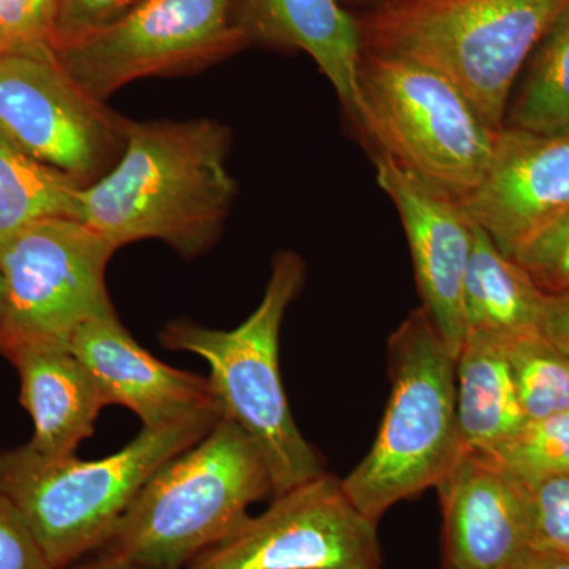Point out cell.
<instances>
[{"label": "cell", "mask_w": 569, "mask_h": 569, "mask_svg": "<svg viewBox=\"0 0 569 569\" xmlns=\"http://www.w3.org/2000/svg\"><path fill=\"white\" fill-rule=\"evenodd\" d=\"M231 132L213 119L127 122L114 167L80 190V222L116 249L157 239L186 258L208 252L238 194Z\"/></svg>", "instance_id": "obj_1"}, {"label": "cell", "mask_w": 569, "mask_h": 569, "mask_svg": "<svg viewBox=\"0 0 569 569\" xmlns=\"http://www.w3.org/2000/svg\"><path fill=\"white\" fill-rule=\"evenodd\" d=\"M223 417L219 402L178 421L142 427L108 458H50L28 447L0 449V498L31 531L52 569L97 552L140 490L176 456L197 445Z\"/></svg>", "instance_id": "obj_2"}, {"label": "cell", "mask_w": 569, "mask_h": 569, "mask_svg": "<svg viewBox=\"0 0 569 569\" xmlns=\"http://www.w3.org/2000/svg\"><path fill=\"white\" fill-rule=\"evenodd\" d=\"M569 0H385L359 21L362 50L448 78L490 129L505 126L520 71Z\"/></svg>", "instance_id": "obj_3"}, {"label": "cell", "mask_w": 569, "mask_h": 569, "mask_svg": "<svg viewBox=\"0 0 569 569\" xmlns=\"http://www.w3.org/2000/svg\"><path fill=\"white\" fill-rule=\"evenodd\" d=\"M305 282V260L296 252H279L263 299L244 323L227 331L183 318L164 325L159 335L168 350L208 362L223 417L241 427L263 456L272 496L326 473L323 459L296 426L280 376V328Z\"/></svg>", "instance_id": "obj_4"}, {"label": "cell", "mask_w": 569, "mask_h": 569, "mask_svg": "<svg viewBox=\"0 0 569 569\" xmlns=\"http://www.w3.org/2000/svg\"><path fill=\"white\" fill-rule=\"evenodd\" d=\"M272 493L263 456L236 422L220 418L208 436L140 490L97 552L162 569H183L249 518Z\"/></svg>", "instance_id": "obj_5"}, {"label": "cell", "mask_w": 569, "mask_h": 569, "mask_svg": "<svg viewBox=\"0 0 569 569\" xmlns=\"http://www.w3.org/2000/svg\"><path fill=\"white\" fill-rule=\"evenodd\" d=\"M391 395L376 441L342 479L378 523L399 501L437 488L466 451L456 403V358L422 307L389 337Z\"/></svg>", "instance_id": "obj_6"}, {"label": "cell", "mask_w": 569, "mask_h": 569, "mask_svg": "<svg viewBox=\"0 0 569 569\" xmlns=\"http://www.w3.org/2000/svg\"><path fill=\"white\" fill-rule=\"evenodd\" d=\"M348 116L373 156L456 201L477 189L498 133L443 74L369 50L359 59Z\"/></svg>", "instance_id": "obj_7"}, {"label": "cell", "mask_w": 569, "mask_h": 569, "mask_svg": "<svg viewBox=\"0 0 569 569\" xmlns=\"http://www.w3.org/2000/svg\"><path fill=\"white\" fill-rule=\"evenodd\" d=\"M116 250L73 219L40 220L0 246L6 288L0 355L70 347L81 326L116 312L104 282Z\"/></svg>", "instance_id": "obj_8"}, {"label": "cell", "mask_w": 569, "mask_h": 569, "mask_svg": "<svg viewBox=\"0 0 569 569\" xmlns=\"http://www.w3.org/2000/svg\"><path fill=\"white\" fill-rule=\"evenodd\" d=\"M127 122L67 73L54 48L0 52V130L81 187L99 181L118 162Z\"/></svg>", "instance_id": "obj_9"}, {"label": "cell", "mask_w": 569, "mask_h": 569, "mask_svg": "<svg viewBox=\"0 0 569 569\" xmlns=\"http://www.w3.org/2000/svg\"><path fill=\"white\" fill-rule=\"evenodd\" d=\"M247 44L236 0H142L118 24L56 54L67 73L104 103L130 82L201 70Z\"/></svg>", "instance_id": "obj_10"}, {"label": "cell", "mask_w": 569, "mask_h": 569, "mask_svg": "<svg viewBox=\"0 0 569 569\" xmlns=\"http://www.w3.org/2000/svg\"><path fill=\"white\" fill-rule=\"evenodd\" d=\"M378 523L328 471L274 496L183 569H369L381 567Z\"/></svg>", "instance_id": "obj_11"}, {"label": "cell", "mask_w": 569, "mask_h": 569, "mask_svg": "<svg viewBox=\"0 0 569 569\" xmlns=\"http://www.w3.org/2000/svg\"><path fill=\"white\" fill-rule=\"evenodd\" d=\"M508 257L569 212V134L503 127L477 189L459 201Z\"/></svg>", "instance_id": "obj_12"}, {"label": "cell", "mask_w": 569, "mask_h": 569, "mask_svg": "<svg viewBox=\"0 0 569 569\" xmlns=\"http://www.w3.org/2000/svg\"><path fill=\"white\" fill-rule=\"evenodd\" d=\"M377 182L395 204L407 234L422 309L458 358L468 329L463 283L473 246V222L459 201L417 176L376 157Z\"/></svg>", "instance_id": "obj_13"}, {"label": "cell", "mask_w": 569, "mask_h": 569, "mask_svg": "<svg viewBox=\"0 0 569 569\" xmlns=\"http://www.w3.org/2000/svg\"><path fill=\"white\" fill-rule=\"evenodd\" d=\"M436 489L445 569H505L533 545L530 486L486 452L466 449Z\"/></svg>", "instance_id": "obj_14"}, {"label": "cell", "mask_w": 569, "mask_h": 569, "mask_svg": "<svg viewBox=\"0 0 569 569\" xmlns=\"http://www.w3.org/2000/svg\"><path fill=\"white\" fill-rule=\"evenodd\" d=\"M70 350L96 380L104 406L129 408L142 427L168 425L219 402L209 378L164 365L133 339L116 312L81 326Z\"/></svg>", "instance_id": "obj_15"}, {"label": "cell", "mask_w": 569, "mask_h": 569, "mask_svg": "<svg viewBox=\"0 0 569 569\" xmlns=\"http://www.w3.org/2000/svg\"><path fill=\"white\" fill-rule=\"evenodd\" d=\"M0 356L20 378V403L33 426L28 447L50 458L77 455L107 407L86 366L70 347H21Z\"/></svg>", "instance_id": "obj_16"}, {"label": "cell", "mask_w": 569, "mask_h": 569, "mask_svg": "<svg viewBox=\"0 0 569 569\" xmlns=\"http://www.w3.org/2000/svg\"><path fill=\"white\" fill-rule=\"evenodd\" d=\"M236 22L249 43L307 52L331 81L346 111H351L361 28L339 0H236Z\"/></svg>", "instance_id": "obj_17"}, {"label": "cell", "mask_w": 569, "mask_h": 569, "mask_svg": "<svg viewBox=\"0 0 569 569\" xmlns=\"http://www.w3.org/2000/svg\"><path fill=\"white\" fill-rule=\"evenodd\" d=\"M546 301L548 295L539 290L529 272L473 223V246L463 283L468 332L503 343L539 335Z\"/></svg>", "instance_id": "obj_18"}, {"label": "cell", "mask_w": 569, "mask_h": 569, "mask_svg": "<svg viewBox=\"0 0 569 569\" xmlns=\"http://www.w3.org/2000/svg\"><path fill=\"white\" fill-rule=\"evenodd\" d=\"M456 403L466 449L490 451L526 427L503 342L468 332L456 362Z\"/></svg>", "instance_id": "obj_19"}, {"label": "cell", "mask_w": 569, "mask_h": 569, "mask_svg": "<svg viewBox=\"0 0 569 569\" xmlns=\"http://www.w3.org/2000/svg\"><path fill=\"white\" fill-rule=\"evenodd\" d=\"M80 183L33 159L0 130V246L40 220H80Z\"/></svg>", "instance_id": "obj_20"}, {"label": "cell", "mask_w": 569, "mask_h": 569, "mask_svg": "<svg viewBox=\"0 0 569 569\" xmlns=\"http://www.w3.org/2000/svg\"><path fill=\"white\" fill-rule=\"evenodd\" d=\"M503 127L569 134V3L520 71Z\"/></svg>", "instance_id": "obj_21"}, {"label": "cell", "mask_w": 569, "mask_h": 569, "mask_svg": "<svg viewBox=\"0 0 569 569\" xmlns=\"http://www.w3.org/2000/svg\"><path fill=\"white\" fill-rule=\"evenodd\" d=\"M527 421L569 413V356L539 335L505 343Z\"/></svg>", "instance_id": "obj_22"}, {"label": "cell", "mask_w": 569, "mask_h": 569, "mask_svg": "<svg viewBox=\"0 0 569 569\" xmlns=\"http://www.w3.org/2000/svg\"><path fill=\"white\" fill-rule=\"evenodd\" d=\"M531 486L569 475V413L527 422L500 447L482 451Z\"/></svg>", "instance_id": "obj_23"}, {"label": "cell", "mask_w": 569, "mask_h": 569, "mask_svg": "<svg viewBox=\"0 0 569 569\" xmlns=\"http://www.w3.org/2000/svg\"><path fill=\"white\" fill-rule=\"evenodd\" d=\"M539 290L559 295L569 290V212L542 228L515 257Z\"/></svg>", "instance_id": "obj_24"}, {"label": "cell", "mask_w": 569, "mask_h": 569, "mask_svg": "<svg viewBox=\"0 0 569 569\" xmlns=\"http://www.w3.org/2000/svg\"><path fill=\"white\" fill-rule=\"evenodd\" d=\"M142 0H56L52 48L63 50L118 24Z\"/></svg>", "instance_id": "obj_25"}, {"label": "cell", "mask_w": 569, "mask_h": 569, "mask_svg": "<svg viewBox=\"0 0 569 569\" xmlns=\"http://www.w3.org/2000/svg\"><path fill=\"white\" fill-rule=\"evenodd\" d=\"M56 0H0V52L52 47Z\"/></svg>", "instance_id": "obj_26"}, {"label": "cell", "mask_w": 569, "mask_h": 569, "mask_svg": "<svg viewBox=\"0 0 569 569\" xmlns=\"http://www.w3.org/2000/svg\"><path fill=\"white\" fill-rule=\"evenodd\" d=\"M533 545L569 553V475L531 486Z\"/></svg>", "instance_id": "obj_27"}, {"label": "cell", "mask_w": 569, "mask_h": 569, "mask_svg": "<svg viewBox=\"0 0 569 569\" xmlns=\"http://www.w3.org/2000/svg\"><path fill=\"white\" fill-rule=\"evenodd\" d=\"M0 569H52L20 515L3 498H0Z\"/></svg>", "instance_id": "obj_28"}, {"label": "cell", "mask_w": 569, "mask_h": 569, "mask_svg": "<svg viewBox=\"0 0 569 569\" xmlns=\"http://www.w3.org/2000/svg\"><path fill=\"white\" fill-rule=\"evenodd\" d=\"M539 336L569 356V290L559 295H548L542 313Z\"/></svg>", "instance_id": "obj_29"}, {"label": "cell", "mask_w": 569, "mask_h": 569, "mask_svg": "<svg viewBox=\"0 0 569 569\" xmlns=\"http://www.w3.org/2000/svg\"><path fill=\"white\" fill-rule=\"evenodd\" d=\"M505 569H569V553L531 545Z\"/></svg>", "instance_id": "obj_30"}, {"label": "cell", "mask_w": 569, "mask_h": 569, "mask_svg": "<svg viewBox=\"0 0 569 569\" xmlns=\"http://www.w3.org/2000/svg\"><path fill=\"white\" fill-rule=\"evenodd\" d=\"M62 569H162L148 567V565L134 563V561L110 556V553L97 552L91 560H80Z\"/></svg>", "instance_id": "obj_31"}, {"label": "cell", "mask_w": 569, "mask_h": 569, "mask_svg": "<svg viewBox=\"0 0 569 569\" xmlns=\"http://www.w3.org/2000/svg\"><path fill=\"white\" fill-rule=\"evenodd\" d=\"M3 310H6V288H3V277L0 271V328H2Z\"/></svg>", "instance_id": "obj_32"}, {"label": "cell", "mask_w": 569, "mask_h": 569, "mask_svg": "<svg viewBox=\"0 0 569 569\" xmlns=\"http://www.w3.org/2000/svg\"><path fill=\"white\" fill-rule=\"evenodd\" d=\"M369 569H381V567H376V568H369Z\"/></svg>", "instance_id": "obj_33"}]
</instances>
